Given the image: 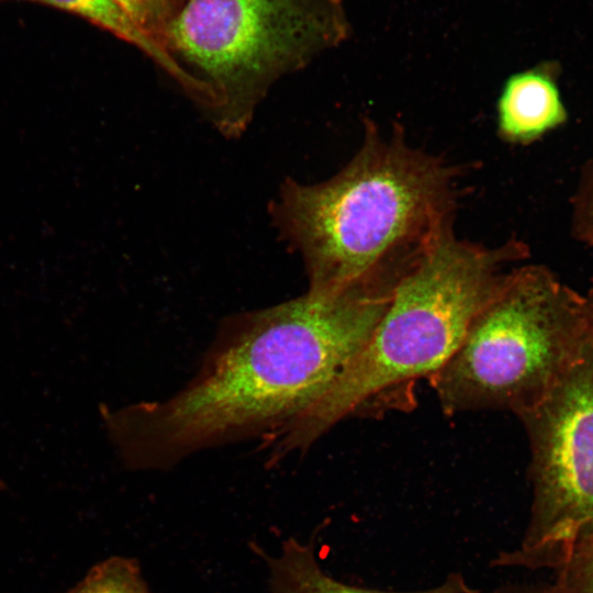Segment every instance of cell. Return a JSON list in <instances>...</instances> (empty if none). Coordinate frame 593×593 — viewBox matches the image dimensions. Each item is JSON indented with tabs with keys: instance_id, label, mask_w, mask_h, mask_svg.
Masks as SVG:
<instances>
[{
	"instance_id": "6da1fadb",
	"label": "cell",
	"mask_w": 593,
	"mask_h": 593,
	"mask_svg": "<svg viewBox=\"0 0 593 593\" xmlns=\"http://www.w3.org/2000/svg\"><path fill=\"white\" fill-rule=\"evenodd\" d=\"M396 286L366 280L331 292L307 290L230 321L175 395L102 409L120 458L132 469H163L247 438L291 451L306 418L367 345Z\"/></svg>"
},
{
	"instance_id": "7a4b0ae2",
	"label": "cell",
	"mask_w": 593,
	"mask_h": 593,
	"mask_svg": "<svg viewBox=\"0 0 593 593\" xmlns=\"http://www.w3.org/2000/svg\"><path fill=\"white\" fill-rule=\"evenodd\" d=\"M458 169L385 136L370 120L351 160L332 178L283 183L271 216L302 257L309 289L331 292L351 283L405 276L452 232Z\"/></svg>"
},
{
	"instance_id": "3957f363",
	"label": "cell",
	"mask_w": 593,
	"mask_h": 593,
	"mask_svg": "<svg viewBox=\"0 0 593 593\" xmlns=\"http://www.w3.org/2000/svg\"><path fill=\"white\" fill-rule=\"evenodd\" d=\"M527 254L518 240L488 247L454 231L444 236L399 281L367 345L306 418L293 449L307 448L346 417L428 380L494 294L505 268Z\"/></svg>"
},
{
	"instance_id": "277c9868",
	"label": "cell",
	"mask_w": 593,
	"mask_h": 593,
	"mask_svg": "<svg viewBox=\"0 0 593 593\" xmlns=\"http://www.w3.org/2000/svg\"><path fill=\"white\" fill-rule=\"evenodd\" d=\"M342 0H182L164 51L170 76L227 137L271 85L347 37Z\"/></svg>"
},
{
	"instance_id": "5b68a950",
	"label": "cell",
	"mask_w": 593,
	"mask_h": 593,
	"mask_svg": "<svg viewBox=\"0 0 593 593\" xmlns=\"http://www.w3.org/2000/svg\"><path fill=\"white\" fill-rule=\"evenodd\" d=\"M589 336L583 295L542 265L507 271L429 379L446 415L511 411L540 401Z\"/></svg>"
},
{
	"instance_id": "8992f818",
	"label": "cell",
	"mask_w": 593,
	"mask_h": 593,
	"mask_svg": "<svg viewBox=\"0 0 593 593\" xmlns=\"http://www.w3.org/2000/svg\"><path fill=\"white\" fill-rule=\"evenodd\" d=\"M530 448L532 517L501 567L558 568L593 539V340L546 395L519 413Z\"/></svg>"
},
{
	"instance_id": "52a82bcc",
	"label": "cell",
	"mask_w": 593,
	"mask_h": 593,
	"mask_svg": "<svg viewBox=\"0 0 593 593\" xmlns=\"http://www.w3.org/2000/svg\"><path fill=\"white\" fill-rule=\"evenodd\" d=\"M567 120L553 67L536 66L504 82L496 102V131L513 145H527Z\"/></svg>"
},
{
	"instance_id": "ba28073f",
	"label": "cell",
	"mask_w": 593,
	"mask_h": 593,
	"mask_svg": "<svg viewBox=\"0 0 593 593\" xmlns=\"http://www.w3.org/2000/svg\"><path fill=\"white\" fill-rule=\"evenodd\" d=\"M271 593H477L459 573L449 574L432 589L414 592H389L348 584L327 574L315 556L314 540L293 538L282 542L276 557H268Z\"/></svg>"
},
{
	"instance_id": "9c48e42d",
	"label": "cell",
	"mask_w": 593,
	"mask_h": 593,
	"mask_svg": "<svg viewBox=\"0 0 593 593\" xmlns=\"http://www.w3.org/2000/svg\"><path fill=\"white\" fill-rule=\"evenodd\" d=\"M49 5L78 15L88 22L133 44L149 56L166 72L170 68L167 56L149 41L113 0H25Z\"/></svg>"
},
{
	"instance_id": "30bf717a",
	"label": "cell",
	"mask_w": 593,
	"mask_h": 593,
	"mask_svg": "<svg viewBox=\"0 0 593 593\" xmlns=\"http://www.w3.org/2000/svg\"><path fill=\"white\" fill-rule=\"evenodd\" d=\"M65 593H150V591L135 559L114 556L92 566L85 577Z\"/></svg>"
},
{
	"instance_id": "8fae6325",
	"label": "cell",
	"mask_w": 593,
	"mask_h": 593,
	"mask_svg": "<svg viewBox=\"0 0 593 593\" xmlns=\"http://www.w3.org/2000/svg\"><path fill=\"white\" fill-rule=\"evenodd\" d=\"M134 25L166 56L165 35L182 0H113ZM168 58V56H167ZM169 75L171 72V63Z\"/></svg>"
},
{
	"instance_id": "7c38bea8",
	"label": "cell",
	"mask_w": 593,
	"mask_h": 593,
	"mask_svg": "<svg viewBox=\"0 0 593 593\" xmlns=\"http://www.w3.org/2000/svg\"><path fill=\"white\" fill-rule=\"evenodd\" d=\"M556 569L557 586L569 593H593V539L574 548Z\"/></svg>"
},
{
	"instance_id": "4fadbf2b",
	"label": "cell",
	"mask_w": 593,
	"mask_h": 593,
	"mask_svg": "<svg viewBox=\"0 0 593 593\" xmlns=\"http://www.w3.org/2000/svg\"><path fill=\"white\" fill-rule=\"evenodd\" d=\"M571 204L572 237L593 246V163L583 172Z\"/></svg>"
},
{
	"instance_id": "5bb4252c",
	"label": "cell",
	"mask_w": 593,
	"mask_h": 593,
	"mask_svg": "<svg viewBox=\"0 0 593 593\" xmlns=\"http://www.w3.org/2000/svg\"><path fill=\"white\" fill-rule=\"evenodd\" d=\"M494 593H569L556 584L550 588L544 589H533V588H521V586H502L499 588Z\"/></svg>"
},
{
	"instance_id": "9a60e30c",
	"label": "cell",
	"mask_w": 593,
	"mask_h": 593,
	"mask_svg": "<svg viewBox=\"0 0 593 593\" xmlns=\"http://www.w3.org/2000/svg\"><path fill=\"white\" fill-rule=\"evenodd\" d=\"M583 309L588 326V332L593 340V284L585 295H583Z\"/></svg>"
},
{
	"instance_id": "2e32d148",
	"label": "cell",
	"mask_w": 593,
	"mask_h": 593,
	"mask_svg": "<svg viewBox=\"0 0 593 593\" xmlns=\"http://www.w3.org/2000/svg\"><path fill=\"white\" fill-rule=\"evenodd\" d=\"M5 489V483L0 479V492Z\"/></svg>"
},
{
	"instance_id": "e0dca14e",
	"label": "cell",
	"mask_w": 593,
	"mask_h": 593,
	"mask_svg": "<svg viewBox=\"0 0 593 593\" xmlns=\"http://www.w3.org/2000/svg\"><path fill=\"white\" fill-rule=\"evenodd\" d=\"M0 1H2V0H0Z\"/></svg>"
}]
</instances>
